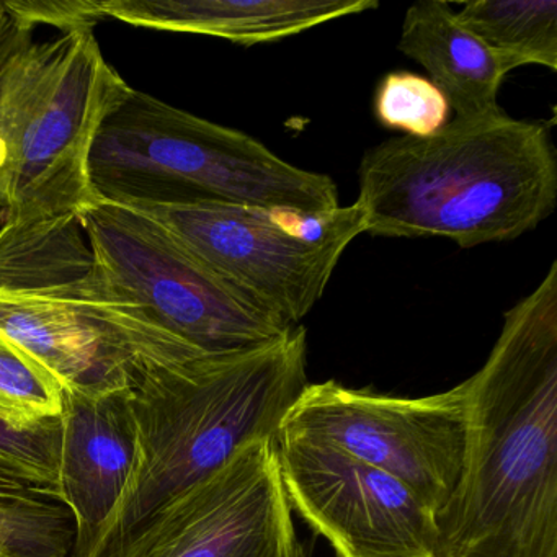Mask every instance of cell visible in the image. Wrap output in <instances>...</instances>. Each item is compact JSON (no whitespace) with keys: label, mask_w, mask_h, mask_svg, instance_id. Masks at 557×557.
Wrapping results in <instances>:
<instances>
[{"label":"cell","mask_w":557,"mask_h":557,"mask_svg":"<svg viewBox=\"0 0 557 557\" xmlns=\"http://www.w3.org/2000/svg\"><path fill=\"white\" fill-rule=\"evenodd\" d=\"M81 226L113 285L201 354L249 350L295 327L216 275L143 211L100 200Z\"/></svg>","instance_id":"ba28073f"},{"label":"cell","mask_w":557,"mask_h":557,"mask_svg":"<svg viewBox=\"0 0 557 557\" xmlns=\"http://www.w3.org/2000/svg\"><path fill=\"white\" fill-rule=\"evenodd\" d=\"M129 208L158 221L216 275L289 325L312 311L342 253L367 233L357 203L327 213L224 201Z\"/></svg>","instance_id":"52a82bcc"},{"label":"cell","mask_w":557,"mask_h":557,"mask_svg":"<svg viewBox=\"0 0 557 557\" xmlns=\"http://www.w3.org/2000/svg\"><path fill=\"white\" fill-rule=\"evenodd\" d=\"M449 110L448 100L432 81L406 71L384 76L374 97L377 122L409 138L436 135L448 123Z\"/></svg>","instance_id":"d6986e66"},{"label":"cell","mask_w":557,"mask_h":557,"mask_svg":"<svg viewBox=\"0 0 557 557\" xmlns=\"http://www.w3.org/2000/svg\"><path fill=\"white\" fill-rule=\"evenodd\" d=\"M60 384L21 348L0 335V419L34 426L63 413Z\"/></svg>","instance_id":"e0dca14e"},{"label":"cell","mask_w":557,"mask_h":557,"mask_svg":"<svg viewBox=\"0 0 557 557\" xmlns=\"http://www.w3.org/2000/svg\"><path fill=\"white\" fill-rule=\"evenodd\" d=\"M456 17L511 70L536 64L557 71L556 0H471Z\"/></svg>","instance_id":"9a60e30c"},{"label":"cell","mask_w":557,"mask_h":557,"mask_svg":"<svg viewBox=\"0 0 557 557\" xmlns=\"http://www.w3.org/2000/svg\"><path fill=\"white\" fill-rule=\"evenodd\" d=\"M295 557H315L314 550L309 546L308 543H299L298 550H296Z\"/></svg>","instance_id":"7402d4cb"},{"label":"cell","mask_w":557,"mask_h":557,"mask_svg":"<svg viewBox=\"0 0 557 557\" xmlns=\"http://www.w3.org/2000/svg\"><path fill=\"white\" fill-rule=\"evenodd\" d=\"M73 515L51 498H0V556L73 557Z\"/></svg>","instance_id":"2e32d148"},{"label":"cell","mask_w":557,"mask_h":557,"mask_svg":"<svg viewBox=\"0 0 557 557\" xmlns=\"http://www.w3.org/2000/svg\"><path fill=\"white\" fill-rule=\"evenodd\" d=\"M5 161H8V146L0 136V169L4 168Z\"/></svg>","instance_id":"603a6c76"},{"label":"cell","mask_w":557,"mask_h":557,"mask_svg":"<svg viewBox=\"0 0 557 557\" xmlns=\"http://www.w3.org/2000/svg\"><path fill=\"white\" fill-rule=\"evenodd\" d=\"M0 557H2V556H0Z\"/></svg>","instance_id":"cb8c5ba5"},{"label":"cell","mask_w":557,"mask_h":557,"mask_svg":"<svg viewBox=\"0 0 557 557\" xmlns=\"http://www.w3.org/2000/svg\"><path fill=\"white\" fill-rule=\"evenodd\" d=\"M47 498L35 488L15 479L8 472L0 471V498Z\"/></svg>","instance_id":"44dd1931"},{"label":"cell","mask_w":557,"mask_h":557,"mask_svg":"<svg viewBox=\"0 0 557 557\" xmlns=\"http://www.w3.org/2000/svg\"><path fill=\"white\" fill-rule=\"evenodd\" d=\"M61 417L34 426L0 419V471L61 504Z\"/></svg>","instance_id":"ac0fdd59"},{"label":"cell","mask_w":557,"mask_h":557,"mask_svg":"<svg viewBox=\"0 0 557 557\" xmlns=\"http://www.w3.org/2000/svg\"><path fill=\"white\" fill-rule=\"evenodd\" d=\"M397 48L429 73L455 110V119L500 112L498 90L513 70L466 28L443 0H422L407 9Z\"/></svg>","instance_id":"5bb4252c"},{"label":"cell","mask_w":557,"mask_h":557,"mask_svg":"<svg viewBox=\"0 0 557 557\" xmlns=\"http://www.w3.org/2000/svg\"><path fill=\"white\" fill-rule=\"evenodd\" d=\"M377 5L376 0H102V12L133 27L208 35L250 47Z\"/></svg>","instance_id":"4fadbf2b"},{"label":"cell","mask_w":557,"mask_h":557,"mask_svg":"<svg viewBox=\"0 0 557 557\" xmlns=\"http://www.w3.org/2000/svg\"><path fill=\"white\" fill-rule=\"evenodd\" d=\"M367 233L445 237L462 249L517 239L557 203V158L546 126L504 112L455 119L425 139H387L360 164Z\"/></svg>","instance_id":"7a4b0ae2"},{"label":"cell","mask_w":557,"mask_h":557,"mask_svg":"<svg viewBox=\"0 0 557 557\" xmlns=\"http://www.w3.org/2000/svg\"><path fill=\"white\" fill-rule=\"evenodd\" d=\"M9 14L22 27L34 30L37 25H51L66 32L94 28L102 18V2L94 0H53V2H34V0H12L4 2Z\"/></svg>","instance_id":"ffe728a7"},{"label":"cell","mask_w":557,"mask_h":557,"mask_svg":"<svg viewBox=\"0 0 557 557\" xmlns=\"http://www.w3.org/2000/svg\"><path fill=\"white\" fill-rule=\"evenodd\" d=\"M0 335L64 396L87 399L128 393L149 371L205 355L113 285L74 218L2 223Z\"/></svg>","instance_id":"3957f363"},{"label":"cell","mask_w":557,"mask_h":557,"mask_svg":"<svg viewBox=\"0 0 557 557\" xmlns=\"http://www.w3.org/2000/svg\"><path fill=\"white\" fill-rule=\"evenodd\" d=\"M273 440H259L162 505L103 557H295Z\"/></svg>","instance_id":"30bf717a"},{"label":"cell","mask_w":557,"mask_h":557,"mask_svg":"<svg viewBox=\"0 0 557 557\" xmlns=\"http://www.w3.org/2000/svg\"><path fill=\"white\" fill-rule=\"evenodd\" d=\"M89 177L109 203L224 201L295 213L337 210L329 175L283 161L246 133L132 89L94 139Z\"/></svg>","instance_id":"8992f818"},{"label":"cell","mask_w":557,"mask_h":557,"mask_svg":"<svg viewBox=\"0 0 557 557\" xmlns=\"http://www.w3.org/2000/svg\"><path fill=\"white\" fill-rule=\"evenodd\" d=\"M280 432L314 440L406 484L435 518L461 474L466 386L423 397L312 383L286 413Z\"/></svg>","instance_id":"9c48e42d"},{"label":"cell","mask_w":557,"mask_h":557,"mask_svg":"<svg viewBox=\"0 0 557 557\" xmlns=\"http://www.w3.org/2000/svg\"><path fill=\"white\" fill-rule=\"evenodd\" d=\"M0 2L2 223L79 220L99 203L89 177L94 139L132 87L112 70L94 28L35 41Z\"/></svg>","instance_id":"5b68a950"},{"label":"cell","mask_w":557,"mask_h":557,"mask_svg":"<svg viewBox=\"0 0 557 557\" xmlns=\"http://www.w3.org/2000/svg\"><path fill=\"white\" fill-rule=\"evenodd\" d=\"M308 337L285 335L231 354L201 355L146 373L128 391L136 455L128 484L97 544L106 556L156 510L226 465L244 446L275 440L308 386Z\"/></svg>","instance_id":"277c9868"},{"label":"cell","mask_w":557,"mask_h":557,"mask_svg":"<svg viewBox=\"0 0 557 557\" xmlns=\"http://www.w3.org/2000/svg\"><path fill=\"white\" fill-rule=\"evenodd\" d=\"M465 386V456L436 517L438 557H557V262L505 312Z\"/></svg>","instance_id":"6da1fadb"},{"label":"cell","mask_w":557,"mask_h":557,"mask_svg":"<svg viewBox=\"0 0 557 557\" xmlns=\"http://www.w3.org/2000/svg\"><path fill=\"white\" fill-rule=\"evenodd\" d=\"M273 442L292 510L337 557H438L435 515L406 484L314 440Z\"/></svg>","instance_id":"8fae6325"},{"label":"cell","mask_w":557,"mask_h":557,"mask_svg":"<svg viewBox=\"0 0 557 557\" xmlns=\"http://www.w3.org/2000/svg\"><path fill=\"white\" fill-rule=\"evenodd\" d=\"M61 504L73 515V557H96L100 534L128 484L136 440L128 393L64 396Z\"/></svg>","instance_id":"7c38bea8"}]
</instances>
